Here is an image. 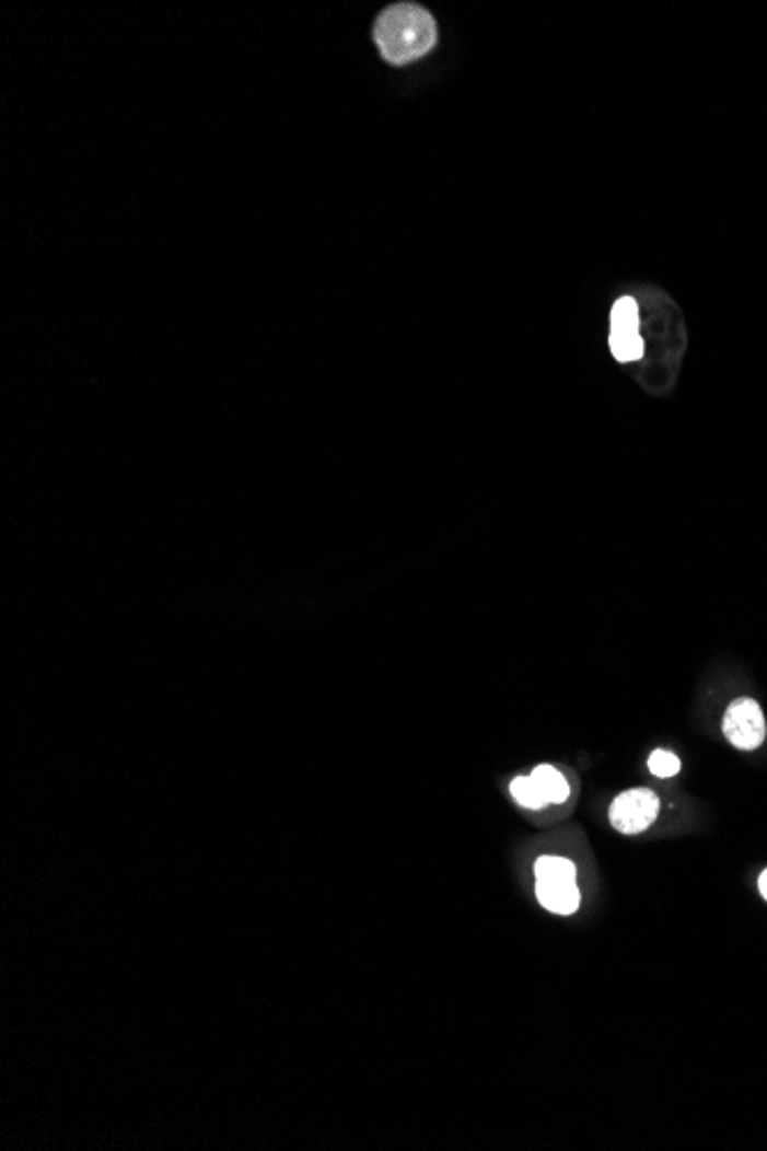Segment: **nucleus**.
I'll return each mask as SVG.
<instances>
[{"mask_svg":"<svg viewBox=\"0 0 767 1151\" xmlns=\"http://www.w3.org/2000/svg\"><path fill=\"white\" fill-rule=\"evenodd\" d=\"M660 814V798L650 789H632L614 798L609 821L623 835H639L655 823Z\"/></svg>","mask_w":767,"mask_h":1151,"instance_id":"nucleus-4","label":"nucleus"},{"mask_svg":"<svg viewBox=\"0 0 767 1151\" xmlns=\"http://www.w3.org/2000/svg\"><path fill=\"white\" fill-rule=\"evenodd\" d=\"M531 779L536 781V787L541 789V793L545 795L547 802L563 804L570 798L568 779L559 770L551 768V766H538L536 770H533Z\"/></svg>","mask_w":767,"mask_h":1151,"instance_id":"nucleus-6","label":"nucleus"},{"mask_svg":"<svg viewBox=\"0 0 767 1151\" xmlns=\"http://www.w3.org/2000/svg\"><path fill=\"white\" fill-rule=\"evenodd\" d=\"M375 42L386 62L407 65L432 51L437 44V23L421 5H391L375 23Z\"/></svg>","mask_w":767,"mask_h":1151,"instance_id":"nucleus-1","label":"nucleus"},{"mask_svg":"<svg viewBox=\"0 0 767 1151\" xmlns=\"http://www.w3.org/2000/svg\"><path fill=\"white\" fill-rule=\"evenodd\" d=\"M648 770L653 772L655 777H664V779L673 777V775H678V770H681V758L676 754L666 752V749H658V752L650 754V758H648Z\"/></svg>","mask_w":767,"mask_h":1151,"instance_id":"nucleus-8","label":"nucleus"},{"mask_svg":"<svg viewBox=\"0 0 767 1151\" xmlns=\"http://www.w3.org/2000/svg\"><path fill=\"white\" fill-rule=\"evenodd\" d=\"M758 890H760V894H763V899L767 902V869L760 873V879H758Z\"/></svg>","mask_w":767,"mask_h":1151,"instance_id":"nucleus-9","label":"nucleus"},{"mask_svg":"<svg viewBox=\"0 0 767 1151\" xmlns=\"http://www.w3.org/2000/svg\"><path fill=\"white\" fill-rule=\"evenodd\" d=\"M724 735L737 749H756L765 741V718L754 699H737L724 716Z\"/></svg>","mask_w":767,"mask_h":1151,"instance_id":"nucleus-5","label":"nucleus"},{"mask_svg":"<svg viewBox=\"0 0 767 1151\" xmlns=\"http://www.w3.org/2000/svg\"><path fill=\"white\" fill-rule=\"evenodd\" d=\"M510 795H513L515 802L522 804V807H526V810H543L545 804H547L545 795L541 793V789L536 787V781H533L531 777L513 779V784H510Z\"/></svg>","mask_w":767,"mask_h":1151,"instance_id":"nucleus-7","label":"nucleus"},{"mask_svg":"<svg viewBox=\"0 0 767 1151\" xmlns=\"http://www.w3.org/2000/svg\"><path fill=\"white\" fill-rule=\"evenodd\" d=\"M574 864L566 858L543 856L536 862V896L543 908L556 915H572L579 908Z\"/></svg>","mask_w":767,"mask_h":1151,"instance_id":"nucleus-2","label":"nucleus"},{"mask_svg":"<svg viewBox=\"0 0 767 1151\" xmlns=\"http://www.w3.org/2000/svg\"><path fill=\"white\" fill-rule=\"evenodd\" d=\"M609 348L616 361L632 363L646 352L641 338V309L635 297H620L612 309Z\"/></svg>","mask_w":767,"mask_h":1151,"instance_id":"nucleus-3","label":"nucleus"}]
</instances>
